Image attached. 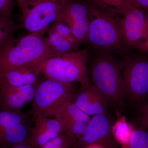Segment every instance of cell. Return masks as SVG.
I'll return each mask as SVG.
<instances>
[{
    "label": "cell",
    "instance_id": "1",
    "mask_svg": "<svg viewBox=\"0 0 148 148\" xmlns=\"http://www.w3.org/2000/svg\"><path fill=\"white\" fill-rule=\"evenodd\" d=\"M88 55V74L90 81L108 104L117 107L124 103L125 88L122 61L112 53L95 50Z\"/></svg>",
    "mask_w": 148,
    "mask_h": 148
},
{
    "label": "cell",
    "instance_id": "2",
    "mask_svg": "<svg viewBox=\"0 0 148 148\" xmlns=\"http://www.w3.org/2000/svg\"><path fill=\"white\" fill-rule=\"evenodd\" d=\"M88 43L95 50L112 53L125 45L121 27V16L111 9L88 1Z\"/></svg>",
    "mask_w": 148,
    "mask_h": 148
},
{
    "label": "cell",
    "instance_id": "3",
    "mask_svg": "<svg viewBox=\"0 0 148 148\" xmlns=\"http://www.w3.org/2000/svg\"><path fill=\"white\" fill-rule=\"evenodd\" d=\"M46 31L14 38L0 49V70L40 63L54 56L44 35Z\"/></svg>",
    "mask_w": 148,
    "mask_h": 148
},
{
    "label": "cell",
    "instance_id": "4",
    "mask_svg": "<svg viewBox=\"0 0 148 148\" xmlns=\"http://www.w3.org/2000/svg\"><path fill=\"white\" fill-rule=\"evenodd\" d=\"M89 51L77 49L70 53L50 56L39 64L40 73L46 78L65 83L91 82L88 69Z\"/></svg>",
    "mask_w": 148,
    "mask_h": 148
},
{
    "label": "cell",
    "instance_id": "5",
    "mask_svg": "<svg viewBox=\"0 0 148 148\" xmlns=\"http://www.w3.org/2000/svg\"><path fill=\"white\" fill-rule=\"evenodd\" d=\"M76 92L73 84L46 78L39 80L36 84L30 114L54 117L64 104L73 101Z\"/></svg>",
    "mask_w": 148,
    "mask_h": 148
},
{
    "label": "cell",
    "instance_id": "6",
    "mask_svg": "<svg viewBox=\"0 0 148 148\" xmlns=\"http://www.w3.org/2000/svg\"><path fill=\"white\" fill-rule=\"evenodd\" d=\"M143 53L127 55L122 61L125 95L139 104L148 99V55Z\"/></svg>",
    "mask_w": 148,
    "mask_h": 148
},
{
    "label": "cell",
    "instance_id": "7",
    "mask_svg": "<svg viewBox=\"0 0 148 148\" xmlns=\"http://www.w3.org/2000/svg\"><path fill=\"white\" fill-rule=\"evenodd\" d=\"M125 45L141 52H146L148 39V13L129 2L118 12Z\"/></svg>",
    "mask_w": 148,
    "mask_h": 148
},
{
    "label": "cell",
    "instance_id": "8",
    "mask_svg": "<svg viewBox=\"0 0 148 148\" xmlns=\"http://www.w3.org/2000/svg\"><path fill=\"white\" fill-rule=\"evenodd\" d=\"M64 0H28L22 15L24 27L29 33L46 31L51 23L61 19Z\"/></svg>",
    "mask_w": 148,
    "mask_h": 148
},
{
    "label": "cell",
    "instance_id": "9",
    "mask_svg": "<svg viewBox=\"0 0 148 148\" xmlns=\"http://www.w3.org/2000/svg\"><path fill=\"white\" fill-rule=\"evenodd\" d=\"M32 120L21 110L0 106V148H10L21 143L24 135L21 123Z\"/></svg>",
    "mask_w": 148,
    "mask_h": 148
},
{
    "label": "cell",
    "instance_id": "10",
    "mask_svg": "<svg viewBox=\"0 0 148 148\" xmlns=\"http://www.w3.org/2000/svg\"><path fill=\"white\" fill-rule=\"evenodd\" d=\"M112 122L108 114L90 118L84 132L71 148H84L91 144H99L106 148H116L112 132Z\"/></svg>",
    "mask_w": 148,
    "mask_h": 148
},
{
    "label": "cell",
    "instance_id": "11",
    "mask_svg": "<svg viewBox=\"0 0 148 148\" xmlns=\"http://www.w3.org/2000/svg\"><path fill=\"white\" fill-rule=\"evenodd\" d=\"M54 117L62 125L64 134L71 140L73 145L84 132L91 118L72 101L64 104Z\"/></svg>",
    "mask_w": 148,
    "mask_h": 148
},
{
    "label": "cell",
    "instance_id": "12",
    "mask_svg": "<svg viewBox=\"0 0 148 148\" xmlns=\"http://www.w3.org/2000/svg\"><path fill=\"white\" fill-rule=\"evenodd\" d=\"M72 102L89 116L108 114V103L91 82L80 85Z\"/></svg>",
    "mask_w": 148,
    "mask_h": 148
},
{
    "label": "cell",
    "instance_id": "13",
    "mask_svg": "<svg viewBox=\"0 0 148 148\" xmlns=\"http://www.w3.org/2000/svg\"><path fill=\"white\" fill-rule=\"evenodd\" d=\"M36 86H13L0 83V106L15 110H21L34 98Z\"/></svg>",
    "mask_w": 148,
    "mask_h": 148
},
{
    "label": "cell",
    "instance_id": "14",
    "mask_svg": "<svg viewBox=\"0 0 148 148\" xmlns=\"http://www.w3.org/2000/svg\"><path fill=\"white\" fill-rule=\"evenodd\" d=\"M32 115L34 124L29 141L35 147L40 148L64 133L62 125L56 119H52L37 114Z\"/></svg>",
    "mask_w": 148,
    "mask_h": 148
},
{
    "label": "cell",
    "instance_id": "15",
    "mask_svg": "<svg viewBox=\"0 0 148 148\" xmlns=\"http://www.w3.org/2000/svg\"><path fill=\"white\" fill-rule=\"evenodd\" d=\"M40 63L0 70V83L13 86L36 84L41 74Z\"/></svg>",
    "mask_w": 148,
    "mask_h": 148
},
{
    "label": "cell",
    "instance_id": "16",
    "mask_svg": "<svg viewBox=\"0 0 148 148\" xmlns=\"http://www.w3.org/2000/svg\"><path fill=\"white\" fill-rule=\"evenodd\" d=\"M66 19L71 20L78 24L88 34L89 20L85 3L75 0H64L60 21Z\"/></svg>",
    "mask_w": 148,
    "mask_h": 148
},
{
    "label": "cell",
    "instance_id": "17",
    "mask_svg": "<svg viewBox=\"0 0 148 148\" xmlns=\"http://www.w3.org/2000/svg\"><path fill=\"white\" fill-rule=\"evenodd\" d=\"M133 128L124 116L119 119L112 125V132L114 140L121 148H128Z\"/></svg>",
    "mask_w": 148,
    "mask_h": 148
},
{
    "label": "cell",
    "instance_id": "18",
    "mask_svg": "<svg viewBox=\"0 0 148 148\" xmlns=\"http://www.w3.org/2000/svg\"><path fill=\"white\" fill-rule=\"evenodd\" d=\"M16 27L12 19L0 14V49L14 38Z\"/></svg>",
    "mask_w": 148,
    "mask_h": 148
},
{
    "label": "cell",
    "instance_id": "19",
    "mask_svg": "<svg viewBox=\"0 0 148 148\" xmlns=\"http://www.w3.org/2000/svg\"><path fill=\"white\" fill-rule=\"evenodd\" d=\"M128 148H148V132L145 128L134 127Z\"/></svg>",
    "mask_w": 148,
    "mask_h": 148
},
{
    "label": "cell",
    "instance_id": "20",
    "mask_svg": "<svg viewBox=\"0 0 148 148\" xmlns=\"http://www.w3.org/2000/svg\"><path fill=\"white\" fill-rule=\"evenodd\" d=\"M49 29L53 30L61 37L68 40L76 47H79L81 45L72 34L71 31L68 24L62 21H56Z\"/></svg>",
    "mask_w": 148,
    "mask_h": 148
},
{
    "label": "cell",
    "instance_id": "21",
    "mask_svg": "<svg viewBox=\"0 0 148 148\" xmlns=\"http://www.w3.org/2000/svg\"><path fill=\"white\" fill-rule=\"evenodd\" d=\"M73 143L64 133L48 142L40 148H71Z\"/></svg>",
    "mask_w": 148,
    "mask_h": 148
},
{
    "label": "cell",
    "instance_id": "22",
    "mask_svg": "<svg viewBox=\"0 0 148 148\" xmlns=\"http://www.w3.org/2000/svg\"><path fill=\"white\" fill-rule=\"evenodd\" d=\"M62 21H64L68 24L71 31L72 34L81 45L84 43L86 42L87 39V33L80 26L69 19H66Z\"/></svg>",
    "mask_w": 148,
    "mask_h": 148
},
{
    "label": "cell",
    "instance_id": "23",
    "mask_svg": "<svg viewBox=\"0 0 148 148\" xmlns=\"http://www.w3.org/2000/svg\"><path fill=\"white\" fill-rule=\"evenodd\" d=\"M111 9L118 13L129 2L128 0H87Z\"/></svg>",
    "mask_w": 148,
    "mask_h": 148
},
{
    "label": "cell",
    "instance_id": "24",
    "mask_svg": "<svg viewBox=\"0 0 148 148\" xmlns=\"http://www.w3.org/2000/svg\"><path fill=\"white\" fill-rule=\"evenodd\" d=\"M15 0H0V14L12 19V12Z\"/></svg>",
    "mask_w": 148,
    "mask_h": 148
},
{
    "label": "cell",
    "instance_id": "25",
    "mask_svg": "<svg viewBox=\"0 0 148 148\" xmlns=\"http://www.w3.org/2000/svg\"><path fill=\"white\" fill-rule=\"evenodd\" d=\"M128 1L148 13V0H128Z\"/></svg>",
    "mask_w": 148,
    "mask_h": 148
},
{
    "label": "cell",
    "instance_id": "26",
    "mask_svg": "<svg viewBox=\"0 0 148 148\" xmlns=\"http://www.w3.org/2000/svg\"><path fill=\"white\" fill-rule=\"evenodd\" d=\"M22 15L27 11L28 0H15Z\"/></svg>",
    "mask_w": 148,
    "mask_h": 148
},
{
    "label": "cell",
    "instance_id": "27",
    "mask_svg": "<svg viewBox=\"0 0 148 148\" xmlns=\"http://www.w3.org/2000/svg\"><path fill=\"white\" fill-rule=\"evenodd\" d=\"M143 122L145 127L148 129V99L146 102L143 110Z\"/></svg>",
    "mask_w": 148,
    "mask_h": 148
},
{
    "label": "cell",
    "instance_id": "28",
    "mask_svg": "<svg viewBox=\"0 0 148 148\" xmlns=\"http://www.w3.org/2000/svg\"><path fill=\"white\" fill-rule=\"evenodd\" d=\"M10 148H39L33 145L29 141L18 144Z\"/></svg>",
    "mask_w": 148,
    "mask_h": 148
},
{
    "label": "cell",
    "instance_id": "29",
    "mask_svg": "<svg viewBox=\"0 0 148 148\" xmlns=\"http://www.w3.org/2000/svg\"><path fill=\"white\" fill-rule=\"evenodd\" d=\"M84 148H106L104 146L99 145V144H91V145H88L86 147H85Z\"/></svg>",
    "mask_w": 148,
    "mask_h": 148
},
{
    "label": "cell",
    "instance_id": "30",
    "mask_svg": "<svg viewBox=\"0 0 148 148\" xmlns=\"http://www.w3.org/2000/svg\"><path fill=\"white\" fill-rule=\"evenodd\" d=\"M145 49L146 52H148V39L145 44Z\"/></svg>",
    "mask_w": 148,
    "mask_h": 148
}]
</instances>
